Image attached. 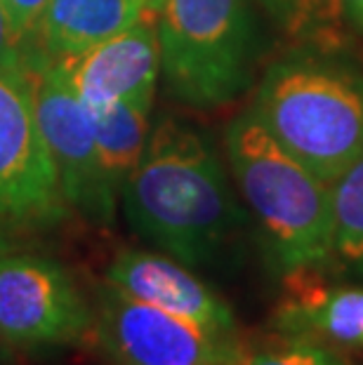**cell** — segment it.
<instances>
[{"instance_id": "6da1fadb", "label": "cell", "mask_w": 363, "mask_h": 365, "mask_svg": "<svg viewBox=\"0 0 363 365\" xmlns=\"http://www.w3.org/2000/svg\"><path fill=\"white\" fill-rule=\"evenodd\" d=\"M121 196L135 234L184 267L215 264L245 224L213 144L177 118L151 130Z\"/></svg>"}, {"instance_id": "7a4b0ae2", "label": "cell", "mask_w": 363, "mask_h": 365, "mask_svg": "<svg viewBox=\"0 0 363 365\" xmlns=\"http://www.w3.org/2000/svg\"><path fill=\"white\" fill-rule=\"evenodd\" d=\"M250 113L328 184L363 156V71L335 52L297 50L269 66Z\"/></svg>"}, {"instance_id": "3957f363", "label": "cell", "mask_w": 363, "mask_h": 365, "mask_svg": "<svg viewBox=\"0 0 363 365\" xmlns=\"http://www.w3.org/2000/svg\"><path fill=\"white\" fill-rule=\"evenodd\" d=\"M231 175L283 274L333 262L330 184L288 153L248 111L227 130Z\"/></svg>"}, {"instance_id": "277c9868", "label": "cell", "mask_w": 363, "mask_h": 365, "mask_svg": "<svg viewBox=\"0 0 363 365\" xmlns=\"http://www.w3.org/2000/svg\"><path fill=\"white\" fill-rule=\"evenodd\" d=\"M160 71L184 104L210 108L248 90L257 31L248 0H165L158 21Z\"/></svg>"}, {"instance_id": "5b68a950", "label": "cell", "mask_w": 363, "mask_h": 365, "mask_svg": "<svg viewBox=\"0 0 363 365\" xmlns=\"http://www.w3.org/2000/svg\"><path fill=\"white\" fill-rule=\"evenodd\" d=\"M66 205L24 73L0 71V252L55 229Z\"/></svg>"}, {"instance_id": "8992f818", "label": "cell", "mask_w": 363, "mask_h": 365, "mask_svg": "<svg viewBox=\"0 0 363 365\" xmlns=\"http://www.w3.org/2000/svg\"><path fill=\"white\" fill-rule=\"evenodd\" d=\"M24 78L29 83L38 130L57 165L66 203L90 220H111L116 193L99 170L88 106L76 95L73 85L55 59L26 54Z\"/></svg>"}, {"instance_id": "52a82bcc", "label": "cell", "mask_w": 363, "mask_h": 365, "mask_svg": "<svg viewBox=\"0 0 363 365\" xmlns=\"http://www.w3.org/2000/svg\"><path fill=\"white\" fill-rule=\"evenodd\" d=\"M97 339L116 365H236L243 346L236 332L168 314L111 285L99 304Z\"/></svg>"}, {"instance_id": "ba28073f", "label": "cell", "mask_w": 363, "mask_h": 365, "mask_svg": "<svg viewBox=\"0 0 363 365\" xmlns=\"http://www.w3.org/2000/svg\"><path fill=\"white\" fill-rule=\"evenodd\" d=\"M92 314L73 278L38 255L0 257V337L19 349H55L78 341Z\"/></svg>"}, {"instance_id": "9c48e42d", "label": "cell", "mask_w": 363, "mask_h": 365, "mask_svg": "<svg viewBox=\"0 0 363 365\" xmlns=\"http://www.w3.org/2000/svg\"><path fill=\"white\" fill-rule=\"evenodd\" d=\"M153 14L146 12L137 24L95 48L55 59L88 108L113 102H137L151 108L160 71Z\"/></svg>"}, {"instance_id": "30bf717a", "label": "cell", "mask_w": 363, "mask_h": 365, "mask_svg": "<svg viewBox=\"0 0 363 365\" xmlns=\"http://www.w3.org/2000/svg\"><path fill=\"white\" fill-rule=\"evenodd\" d=\"M328 267L285 271L274 328L279 335L309 337L337 351H363V287L333 285Z\"/></svg>"}, {"instance_id": "8fae6325", "label": "cell", "mask_w": 363, "mask_h": 365, "mask_svg": "<svg viewBox=\"0 0 363 365\" xmlns=\"http://www.w3.org/2000/svg\"><path fill=\"white\" fill-rule=\"evenodd\" d=\"M106 281L113 290L130 299L191 318L210 328L236 332L234 314L227 302L173 257L144 250H126L111 262Z\"/></svg>"}, {"instance_id": "7c38bea8", "label": "cell", "mask_w": 363, "mask_h": 365, "mask_svg": "<svg viewBox=\"0 0 363 365\" xmlns=\"http://www.w3.org/2000/svg\"><path fill=\"white\" fill-rule=\"evenodd\" d=\"M146 12L144 0H50L38 38L50 57H68L123 34Z\"/></svg>"}, {"instance_id": "4fadbf2b", "label": "cell", "mask_w": 363, "mask_h": 365, "mask_svg": "<svg viewBox=\"0 0 363 365\" xmlns=\"http://www.w3.org/2000/svg\"><path fill=\"white\" fill-rule=\"evenodd\" d=\"M95 135L97 160L104 182L118 196L130 173L140 163L149 139V106L137 102H113L88 108Z\"/></svg>"}, {"instance_id": "5bb4252c", "label": "cell", "mask_w": 363, "mask_h": 365, "mask_svg": "<svg viewBox=\"0 0 363 365\" xmlns=\"http://www.w3.org/2000/svg\"><path fill=\"white\" fill-rule=\"evenodd\" d=\"M260 3L300 50H342L347 17L339 0H260Z\"/></svg>"}, {"instance_id": "9a60e30c", "label": "cell", "mask_w": 363, "mask_h": 365, "mask_svg": "<svg viewBox=\"0 0 363 365\" xmlns=\"http://www.w3.org/2000/svg\"><path fill=\"white\" fill-rule=\"evenodd\" d=\"M333 196V257L363 274V156L330 184Z\"/></svg>"}, {"instance_id": "2e32d148", "label": "cell", "mask_w": 363, "mask_h": 365, "mask_svg": "<svg viewBox=\"0 0 363 365\" xmlns=\"http://www.w3.org/2000/svg\"><path fill=\"white\" fill-rule=\"evenodd\" d=\"M236 365H349L337 349L309 337L279 335L262 346H241Z\"/></svg>"}, {"instance_id": "e0dca14e", "label": "cell", "mask_w": 363, "mask_h": 365, "mask_svg": "<svg viewBox=\"0 0 363 365\" xmlns=\"http://www.w3.org/2000/svg\"><path fill=\"white\" fill-rule=\"evenodd\" d=\"M21 38L14 31L5 3L0 0V71L7 73H24L26 54L21 50Z\"/></svg>"}, {"instance_id": "ac0fdd59", "label": "cell", "mask_w": 363, "mask_h": 365, "mask_svg": "<svg viewBox=\"0 0 363 365\" xmlns=\"http://www.w3.org/2000/svg\"><path fill=\"white\" fill-rule=\"evenodd\" d=\"M3 3L7 7V14H10L14 31L21 38H29L36 31L50 0H3Z\"/></svg>"}, {"instance_id": "d6986e66", "label": "cell", "mask_w": 363, "mask_h": 365, "mask_svg": "<svg viewBox=\"0 0 363 365\" xmlns=\"http://www.w3.org/2000/svg\"><path fill=\"white\" fill-rule=\"evenodd\" d=\"M347 17V24H349L357 36L363 41V0H339Z\"/></svg>"}, {"instance_id": "ffe728a7", "label": "cell", "mask_w": 363, "mask_h": 365, "mask_svg": "<svg viewBox=\"0 0 363 365\" xmlns=\"http://www.w3.org/2000/svg\"><path fill=\"white\" fill-rule=\"evenodd\" d=\"M146 7H149L151 12H160L163 10V5H165V0H144Z\"/></svg>"}]
</instances>
